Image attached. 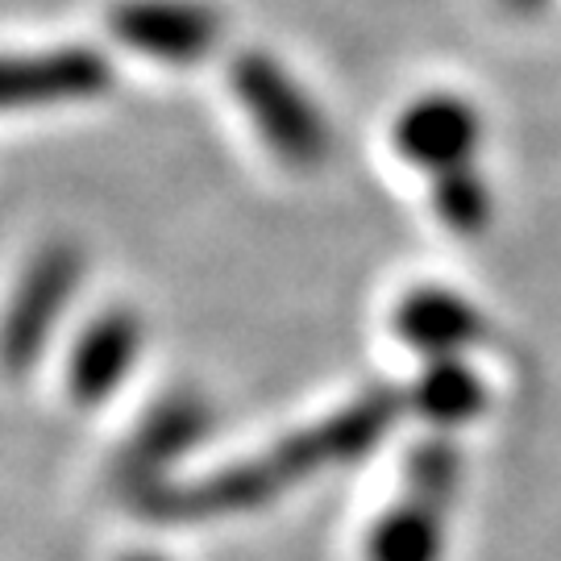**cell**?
<instances>
[{"mask_svg": "<svg viewBox=\"0 0 561 561\" xmlns=\"http://www.w3.org/2000/svg\"><path fill=\"white\" fill-rule=\"evenodd\" d=\"M396 416H400L396 391L375 387L350 408H341L337 416H329V421L312 424V428L275 445L259 461L229 466L221 474L192 482V486H162L159 495L146 500L141 507L154 512V516H167V520H201V516H225V512L259 507V503L283 495L291 482L308 479V474L358 461L366 449H375L391 433Z\"/></svg>", "mask_w": 561, "mask_h": 561, "instance_id": "cell-1", "label": "cell"}, {"mask_svg": "<svg viewBox=\"0 0 561 561\" xmlns=\"http://www.w3.org/2000/svg\"><path fill=\"white\" fill-rule=\"evenodd\" d=\"M229 80H233L241 108L254 117L262 141L275 150L283 167L312 171L329 159V146H333L329 121L317 108V101L271 55H262V50L238 55Z\"/></svg>", "mask_w": 561, "mask_h": 561, "instance_id": "cell-2", "label": "cell"}, {"mask_svg": "<svg viewBox=\"0 0 561 561\" xmlns=\"http://www.w3.org/2000/svg\"><path fill=\"white\" fill-rule=\"evenodd\" d=\"M213 428V408L196 391H175L138 424V433L121 449L117 482L125 495H138L141 503L154 500L167 474L180 466Z\"/></svg>", "mask_w": 561, "mask_h": 561, "instance_id": "cell-3", "label": "cell"}, {"mask_svg": "<svg viewBox=\"0 0 561 561\" xmlns=\"http://www.w3.org/2000/svg\"><path fill=\"white\" fill-rule=\"evenodd\" d=\"M80 275L83 259L71 245H50L34 259V266L25 271V279L18 287V300L4 317V329H0V358L9 370H30L38 362L42 345L55 333L62 308L76 296Z\"/></svg>", "mask_w": 561, "mask_h": 561, "instance_id": "cell-4", "label": "cell"}, {"mask_svg": "<svg viewBox=\"0 0 561 561\" xmlns=\"http://www.w3.org/2000/svg\"><path fill=\"white\" fill-rule=\"evenodd\" d=\"M113 34L146 59L192 67L217 50L225 18L204 0H125L113 9Z\"/></svg>", "mask_w": 561, "mask_h": 561, "instance_id": "cell-5", "label": "cell"}, {"mask_svg": "<svg viewBox=\"0 0 561 561\" xmlns=\"http://www.w3.org/2000/svg\"><path fill=\"white\" fill-rule=\"evenodd\" d=\"M482 141V121L461 96L433 92L416 104L403 108L396 125V146L412 167H421L428 175H445L454 167L474 162V150Z\"/></svg>", "mask_w": 561, "mask_h": 561, "instance_id": "cell-6", "label": "cell"}, {"mask_svg": "<svg viewBox=\"0 0 561 561\" xmlns=\"http://www.w3.org/2000/svg\"><path fill=\"white\" fill-rule=\"evenodd\" d=\"M141 350V321L129 308H108L83 329V337L71 350L67 387L76 403H104L117 391L125 375L134 370Z\"/></svg>", "mask_w": 561, "mask_h": 561, "instance_id": "cell-7", "label": "cell"}, {"mask_svg": "<svg viewBox=\"0 0 561 561\" xmlns=\"http://www.w3.org/2000/svg\"><path fill=\"white\" fill-rule=\"evenodd\" d=\"M113 80L96 50H59L38 59H0V108L96 96Z\"/></svg>", "mask_w": 561, "mask_h": 561, "instance_id": "cell-8", "label": "cell"}, {"mask_svg": "<svg viewBox=\"0 0 561 561\" xmlns=\"http://www.w3.org/2000/svg\"><path fill=\"white\" fill-rule=\"evenodd\" d=\"M396 333L416 354L437 362L461 358V350H470L474 341H482L486 321H482V312L474 304H466L449 287H416L396 308Z\"/></svg>", "mask_w": 561, "mask_h": 561, "instance_id": "cell-9", "label": "cell"}, {"mask_svg": "<svg viewBox=\"0 0 561 561\" xmlns=\"http://www.w3.org/2000/svg\"><path fill=\"white\" fill-rule=\"evenodd\" d=\"M445 512L428 503L403 500L391 512H382L370 537H366V561H442L445 549Z\"/></svg>", "mask_w": 561, "mask_h": 561, "instance_id": "cell-10", "label": "cell"}, {"mask_svg": "<svg viewBox=\"0 0 561 561\" xmlns=\"http://www.w3.org/2000/svg\"><path fill=\"white\" fill-rule=\"evenodd\" d=\"M482 403H486V387L461 358L428 362L421 382L412 387V408L428 424H442V428L474 421L482 412Z\"/></svg>", "mask_w": 561, "mask_h": 561, "instance_id": "cell-11", "label": "cell"}, {"mask_svg": "<svg viewBox=\"0 0 561 561\" xmlns=\"http://www.w3.org/2000/svg\"><path fill=\"white\" fill-rule=\"evenodd\" d=\"M433 208L461 238L482 233L486 221H491V192H486V180L479 175V167L466 162V167H454L445 175H433Z\"/></svg>", "mask_w": 561, "mask_h": 561, "instance_id": "cell-12", "label": "cell"}, {"mask_svg": "<svg viewBox=\"0 0 561 561\" xmlns=\"http://www.w3.org/2000/svg\"><path fill=\"white\" fill-rule=\"evenodd\" d=\"M408 479V500L428 503L437 512H449V503L458 500L461 486V458L449 442H421L412 449V458L403 466Z\"/></svg>", "mask_w": 561, "mask_h": 561, "instance_id": "cell-13", "label": "cell"}, {"mask_svg": "<svg viewBox=\"0 0 561 561\" xmlns=\"http://www.w3.org/2000/svg\"><path fill=\"white\" fill-rule=\"evenodd\" d=\"M549 0H503V9H512V13H520V18H533V13H541Z\"/></svg>", "mask_w": 561, "mask_h": 561, "instance_id": "cell-14", "label": "cell"}, {"mask_svg": "<svg viewBox=\"0 0 561 561\" xmlns=\"http://www.w3.org/2000/svg\"><path fill=\"white\" fill-rule=\"evenodd\" d=\"M125 561H162V558H159V553H129Z\"/></svg>", "mask_w": 561, "mask_h": 561, "instance_id": "cell-15", "label": "cell"}]
</instances>
